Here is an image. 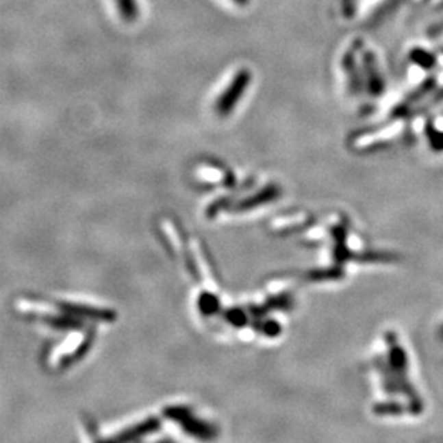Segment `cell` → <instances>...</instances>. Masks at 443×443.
<instances>
[{
    "label": "cell",
    "mask_w": 443,
    "mask_h": 443,
    "mask_svg": "<svg viewBox=\"0 0 443 443\" xmlns=\"http://www.w3.org/2000/svg\"><path fill=\"white\" fill-rule=\"evenodd\" d=\"M251 79L253 75L247 69H241L236 73L231 84L227 86V89L220 95L216 103V112L220 116H227L233 112L236 105L240 102L242 95L246 94Z\"/></svg>",
    "instance_id": "obj_1"
},
{
    "label": "cell",
    "mask_w": 443,
    "mask_h": 443,
    "mask_svg": "<svg viewBox=\"0 0 443 443\" xmlns=\"http://www.w3.org/2000/svg\"><path fill=\"white\" fill-rule=\"evenodd\" d=\"M115 2L119 14L125 22L132 23L140 18V5L136 0H115Z\"/></svg>",
    "instance_id": "obj_2"
},
{
    "label": "cell",
    "mask_w": 443,
    "mask_h": 443,
    "mask_svg": "<svg viewBox=\"0 0 443 443\" xmlns=\"http://www.w3.org/2000/svg\"><path fill=\"white\" fill-rule=\"evenodd\" d=\"M364 65H366V69H368L369 72V85H370V89L373 90L375 94H379L381 88H383V84H381L380 78H379V73H376V65H375V60L370 55H366L364 56Z\"/></svg>",
    "instance_id": "obj_3"
},
{
    "label": "cell",
    "mask_w": 443,
    "mask_h": 443,
    "mask_svg": "<svg viewBox=\"0 0 443 443\" xmlns=\"http://www.w3.org/2000/svg\"><path fill=\"white\" fill-rule=\"evenodd\" d=\"M233 2L237 3V5H247L250 0H233Z\"/></svg>",
    "instance_id": "obj_4"
}]
</instances>
